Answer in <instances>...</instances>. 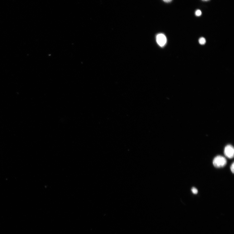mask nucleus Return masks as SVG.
Returning a JSON list of instances; mask_svg holds the SVG:
<instances>
[{"label":"nucleus","mask_w":234,"mask_h":234,"mask_svg":"<svg viewBox=\"0 0 234 234\" xmlns=\"http://www.w3.org/2000/svg\"><path fill=\"white\" fill-rule=\"evenodd\" d=\"M234 163H233L232 165H231V166L230 169L232 171V172L234 173Z\"/></svg>","instance_id":"7"},{"label":"nucleus","mask_w":234,"mask_h":234,"mask_svg":"<svg viewBox=\"0 0 234 234\" xmlns=\"http://www.w3.org/2000/svg\"><path fill=\"white\" fill-rule=\"evenodd\" d=\"M163 1L166 3H169L171 2L173 0H163Z\"/></svg>","instance_id":"8"},{"label":"nucleus","mask_w":234,"mask_h":234,"mask_svg":"<svg viewBox=\"0 0 234 234\" xmlns=\"http://www.w3.org/2000/svg\"><path fill=\"white\" fill-rule=\"evenodd\" d=\"M191 190L192 193L194 194H197L198 192L197 190L194 187L192 188Z\"/></svg>","instance_id":"6"},{"label":"nucleus","mask_w":234,"mask_h":234,"mask_svg":"<svg viewBox=\"0 0 234 234\" xmlns=\"http://www.w3.org/2000/svg\"><path fill=\"white\" fill-rule=\"evenodd\" d=\"M226 164V159L225 157L221 156H218L215 157L213 161L214 166L217 168H222Z\"/></svg>","instance_id":"1"},{"label":"nucleus","mask_w":234,"mask_h":234,"mask_svg":"<svg viewBox=\"0 0 234 234\" xmlns=\"http://www.w3.org/2000/svg\"><path fill=\"white\" fill-rule=\"evenodd\" d=\"M202 1H209V0H202Z\"/></svg>","instance_id":"9"},{"label":"nucleus","mask_w":234,"mask_h":234,"mask_svg":"<svg viewBox=\"0 0 234 234\" xmlns=\"http://www.w3.org/2000/svg\"><path fill=\"white\" fill-rule=\"evenodd\" d=\"M224 154L229 159H232L234 157V150L233 146L229 145L226 146L224 149Z\"/></svg>","instance_id":"2"},{"label":"nucleus","mask_w":234,"mask_h":234,"mask_svg":"<svg viewBox=\"0 0 234 234\" xmlns=\"http://www.w3.org/2000/svg\"><path fill=\"white\" fill-rule=\"evenodd\" d=\"M157 44L161 47L164 46L166 44L167 40L166 36L163 34L157 35L156 37Z\"/></svg>","instance_id":"3"},{"label":"nucleus","mask_w":234,"mask_h":234,"mask_svg":"<svg viewBox=\"0 0 234 234\" xmlns=\"http://www.w3.org/2000/svg\"><path fill=\"white\" fill-rule=\"evenodd\" d=\"M195 15L197 16H201L202 12L200 10L198 9V10H197L195 12Z\"/></svg>","instance_id":"5"},{"label":"nucleus","mask_w":234,"mask_h":234,"mask_svg":"<svg viewBox=\"0 0 234 234\" xmlns=\"http://www.w3.org/2000/svg\"><path fill=\"white\" fill-rule=\"evenodd\" d=\"M199 42L200 44L201 45H204L206 44V40L204 37H202L200 38L199 40Z\"/></svg>","instance_id":"4"}]
</instances>
